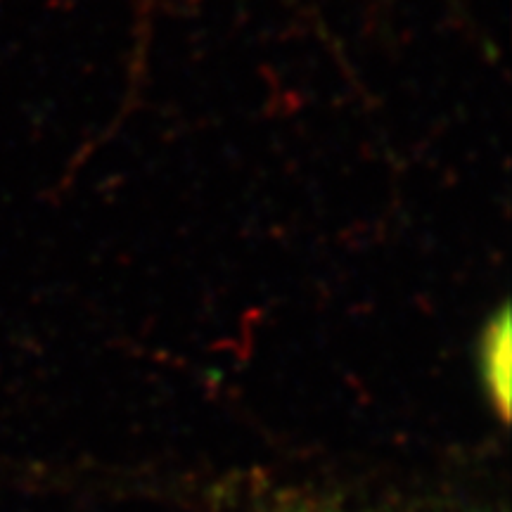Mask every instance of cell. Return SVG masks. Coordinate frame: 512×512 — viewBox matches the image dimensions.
<instances>
[{"instance_id":"6da1fadb","label":"cell","mask_w":512,"mask_h":512,"mask_svg":"<svg viewBox=\"0 0 512 512\" xmlns=\"http://www.w3.org/2000/svg\"><path fill=\"white\" fill-rule=\"evenodd\" d=\"M482 361V380L486 384L494 411L501 420L510 415V361H512V339H510V313L503 306L486 325L479 347Z\"/></svg>"}]
</instances>
